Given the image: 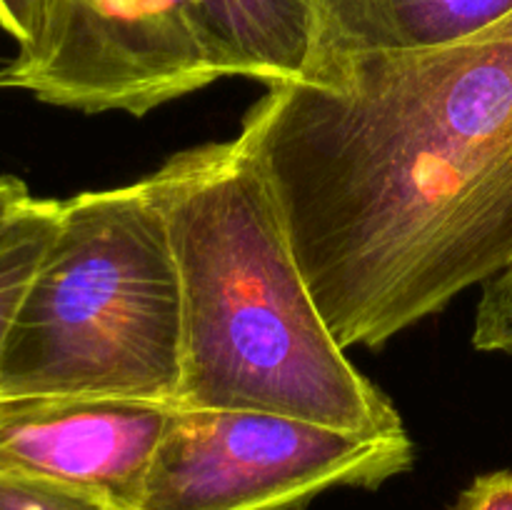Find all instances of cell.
<instances>
[{"mask_svg":"<svg viewBox=\"0 0 512 510\" xmlns=\"http://www.w3.org/2000/svg\"><path fill=\"white\" fill-rule=\"evenodd\" d=\"M33 200L28 193V185L13 175H0V235L13 223L15 215Z\"/></svg>","mask_w":512,"mask_h":510,"instance_id":"13","label":"cell"},{"mask_svg":"<svg viewBox=\"0 0 512 510\" xmlns=\"http://www.w3.org/2000/svg\"><path fill=\"white\" fill-rule=\"evenodd\" d=\"M145 183L168 225L183 300L175 408L403 433L398 408L350 363L315 305L248 120L235 138L170 155Z\"/></svg>","mask_w":512,"mask_h":510,"instance_id":"2","label":"cell"},{"mask_svg":"<svg viewBox=\"0 0 512 510\" xmlns=\"http://www.w3.org/2000/svg\"><path fill=\"white\" fill-rule=\"evenodd\" d=\"M48 5L50 0H0V30L18 43V53L38 43Z\"/></svg>","mask_w":512,"mask_h":510,"instance_id":"11","label":"cell"},{"mask_svg":"<svg viewBox=\"0 0 512 510\" xmlns=\"http://www.w3.org/2000/svg\"><path fill=\"white\" fill-rule=\"evenodd\" d=\"M180 378L178 265L148 183L60 200L0 350V398L100 395L175 408Z\"/></svg>","mask_w":512,"mask_h":510,"instance_id":"3","label":"cell"},{"mask_svg":"<svg viewBox=\"0 0 512 510\" xmlns=\"http://www.w3.org/2000/svg\"><path fill=\"white\" fill-rule=\"evenodd\" d=\"M0 510H118L95 495L0 473Z\"/></svg>","mask_w":512,"mask_h":510,"instance_id":"10","label":"cell"},{"mask_svg":"<svg viewBox=\"0 0 512 510\" xmlns=\"http://www.w3.org/2000/svg\"><path fill=\"white\" fill-rule=\"evenodd\" d=\"M235 78L270 88L308 73L315 53L313 0H205Z\"/></svg>","mask_w":512,"mask_h":510,"instance_id":"7","label":"cell"},{"mask_svg":"<svg viewBox=\"0 0 512 510\" xmlns=\"http://www.w3.org/2000/svg\"><path fill=\"white\" fill-rule=\"evenodd\" d=\"M453 510H512V470L475 478Z\"/></svg>","mask_w":512,"mask_h":510,"instance_id":"12","label":"cell"},{"mask_svg":"<svg viewBox=\"0 0 512 510\" xmlns=\"http://www.w3.org/2000/svg\"><path fill=\"white\" fill-rule=\"evenodd\" d=\"M60 200L33 198L0 235V350L25 290L53 240Z\"/></svg>","mask_w":512,"mask_h":510,"instance_id":"8","label":"cell"},{"mask_svg":"<svg viewBox=\"0 0 512 510\" xmlns=\"http://www.w3.org/2000/svg\"><path fill=\"white\" fill-rule=\"evenodd\" d=\"M243 120L345 350L512 263V13L438 48L318 60Z\"/></svg>","mask_w":512,"mask_h":510,"instance_id":"1","label":"cell"},{"mask_svg":"<svg viewBox=\"0 0 512 510\" xmlns=\"http://www.w3.org/2000/svg\"><path fill=\"white\" fill-rule=\"evenodd\" d=\"M473 345L485 353H512V263L483 283Z\"/></svg>","mask_w":512,"mask_h":510,"instance_id":"9","label":"cell"},{"mask_svg":"<svg viewBox=\"0 0 512 510\" xmlns=\"http://www.w3.org/2000/svg\"><path fill=\"white\" fill-rule=\"evenodd\" d=\"M170 410L100 395L0 398V473L135 510Z\"/></svg>","mask_w":512,"mask_h":510,"instance_id":"5","label":"cell"},{"mask_svg":"<svg viewBox=\"0 0 512 510\" xmlns=\"http://www.w3.org/2000/svg\"><path fill=\"white\" fill-rule=\"evenodd\" d=\"M313 63L455 43L512 13V0H313ZM310 63V65H313Z\"/></svg>","mask_w":512,"mask_h":510,"instance_id":"6","label":"cell"},{"mask_svg":"<svg viewBox=\"0 0 512 510\" xmlns=\"http://www.w3.org/2000/svg\"><path fill=\"white\" fill-rule=\"evenodd\" d=\"M408 433L360 435L263 410L173 408L135 510H303L413 468Z\"/></svg>","mask_w":512,"mask_h":510,"instance_id":"4","label":"cell"}]
</instances>
